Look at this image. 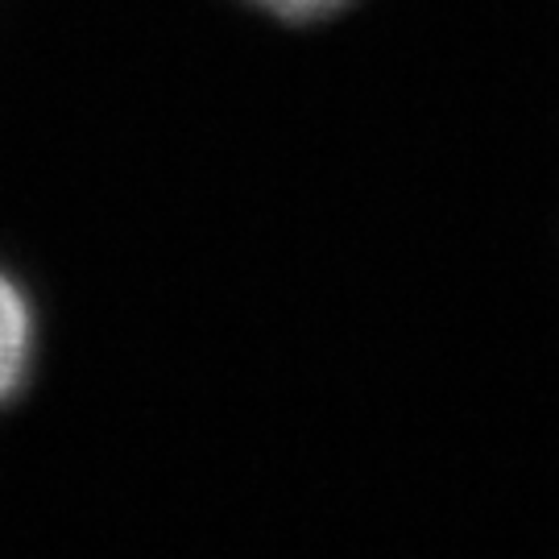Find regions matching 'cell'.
Returning <instances> with one entry per match:
<instances>
[{
	"instance_id": "obj_1",
	"label": "cell",
	"mask_w": 559,
	"mask_h": 559,
	"mask_svg": "<svg viewBox=\"0 0 559 559\" xmlns=\"http://www.w3.org/2000/svg\"><path fill=\"white\" fill-rule=\"evenodd\" d=\"M34 353V316L13 278L0 274V402H9L25 381Z\"/></svg>"
},
{
	"instance_id": "obj_2",
	"label": "cell",
	"mask_w": 559,
	"mask_h": 559,
	"mask_svg": "<svg viewBox=\"0 0 559 559\" xmlns=\"http://www.w3.org/2000/svg\"><path fill=\"white\" fill-rule=\"evenodd\" d=\"M253 4H261L265 13L286 17V21H320V17L340 13L348 0H253Z\"/></svg>"
}]
</instances>
